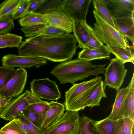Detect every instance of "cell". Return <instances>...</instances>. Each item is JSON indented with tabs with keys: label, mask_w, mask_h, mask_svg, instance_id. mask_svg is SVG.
I'll return each mask as SVG.
<instances>
[{
	"label": "cell",
	"mask_w": 134,
	"mask_h": 134,
	"mask_svg": "<svg viewBox=\"0 0 134 134\" xmlns=\"http://www.w3.org/2000/svg\"><path fill=\"white\" fill-rule=\"evenodd\" d=\"M0 130L6 134H27L14 120L5 124Z\"/></svg>",
	"instance_id": "obj_33"
},
{
	"label": "cell",
	"mask_w": 134,
	"mask_h": 134,
	"mask_svg": "<svg viewBox=\"0 0 134 134\" xmlns=\"http://www.w3.org/2000/svg\"><path fill=\"white\" fill-rule=\"evenodd\" d=\"M15 117L19 118L25 123L32 134H42L41 130L30 121L23 114Z\"/></svg>",
	"instance_id": "obj_38"
},
{
	"label": "cell",
	"mask_w": 134,
	"mask_h": 134,
	"mask_svg": "<svg viewBox=\"0 0 134 134\" xmlns=\"http://www.w3.org/2000/svg\"><path fill=\"white\" fill-rule=\"evenodd\" d=\"M22 37L8 33L0 35V49L6 48H18L22 42Z\"/></svg>",
	"instance_id": "obj_24"
},
{
	"label": "cell",
	"mask_w": 134,
	"mask_h": 134,
	"mask_svg": "<svg viewBox=\"0 0 134 134\" xmlns=\"http://www.w3.org/2000/svg\"><path fill=\"white\" fill-rule=\"evenodd\" d=\"M128 88H122L116 90V95L111 111L108 117L110 119L119 120L124 116V105Z\"/></svg>",
	"instance_id": "obj_17"
},
{
	"label": "cell",
	"mask_w": 134,
	"mask_h": 134,
	"mask_svg": "<svg viewBox=\"0 0 134 134\" xmlns=\"http://www.w3.org/2000/svg\"><path fill=\"white\" fill-rule=\"evenodd\" d=\"M105 90L104 81L102 80L92 93L89 99L87 107L93 108L96 106H99L102 99L107 97Z\"/></svg>",
	"instance_id": "obj_25"
},
{
	"label": "cell",
	"mask_w": 134,
	"mask_h": 134,
	"mask_svg": "<svg viewBox=\"0 0 134 134\" xmlns=\"http://www.w3.org/2000/svg\"><path fill=\"white\" fill-rule=\"evenodd\" d=\"M0 134H6L4 133L0 129Z\"/></svg>",
	"instance_id": "obj_46"
},
{
	"label": "cell",
	"mask_w": 134,
	"mask_h": 134,
	"mask_svg": "<svg viewBox=\"0 0 134 134\" xmlns=\"http://www.w3.org/2000/svg\"><path fill=\"white\" fill-rule=\"evenodd\" d=\"M42 15L46 24L62 30L66 33L72 32L73 20L60 8Z\"/></svg>",
	"instance_id": "obj_11"
},
{
	"label": "cell",
	"mask_w": 134,
	"mask_h": 134,
	"mask_svg": "<svg viewBox=\"0 0 134 134\" xmlns=\"http://www.w3.org/2000/svg\"><path fill=\"white\" fill-rule=\"evenodd\" d=\"M102 80L101 76H97L89 81L73 85L65 92L66 110L78 111L84 110L87 106L92 93Z\"/></svg>",
	"instance_id": "obj_3"
},
{
	"label": "cell",
	"mask_w": 134,
	"mask_h": 134,
	"mask_svg": "<svg viewBox=\"0 0 134 134\" xmlns=\"http://www.w3.org/2000/svg\"><path fill=\"white\" fill-rule=\"evenodd\" d=\"M27 134H32L27 124L19 118L15 117L13 119Z\"/></svg>",
	"instance_id": "obj_42"
},
{
	"label": "cell",
	"mask_w": 134,
	"mask_h": 134,
	"mask_svg": "<svg viewBox=\"0 0 134 134\" xmlns=\"http://www.w3.org/2000/svg\"><path fill=\"white\" fill-rule=\"evenodd\" d=\"M16 70L14 68L0 66V91L14 76Z\"/></svg>",
	"instance_id": "obj_29"
},
{
	"label": "cell",
	"mask_w": 134,
	"mask_h": 134,
	"mask_svg": "<svg viewBox=\"0 0 134 134\" xmlns=\"http://www.w3.org/2000/svg\"><path fill=\"white\" fill-rule=\"evenodd\" d=\"M123 125L124 130L126 134H134V120L123 117Z\"/></svg>",
	"instance_id": "obj_39"
},
{
	"label": "cell",
	"mask_w": 134,
	"mask_h": 134,
	"mask_svg": "<svg viewBox=\"0 0 134 134\" xmlns=\"http://www.w3.org/2000/svg\"><path fill=\"white\" fill-rule=\"evenodd\" d=\"M46 0H31V4L26 14L35 13L44 2Z\"/></svg>",
	"instance_id": "obj_41"
},
{
	"label": "cell",
	"mask_w": 134,
	"mask_h": 134,
	"mask_svg": "<svg viewBox=\"0 0 134 134\" xmlns=\"http://www.w3.org/2000/svg\"><path fill=\"white\" fill-rule=\"evenodd\" d=\"M78 111H67L52 125L41 130L42 134H79Z\"/></svg>",
	"instance_id": "obj_5"
},
{
	"label": "cell",
	"mask_w": 134,
	"mask_h": 134,
	"mask_svg": "<svg viewBox=\"0 0 134 134\" xmlns=\"http://www.w3.org/2000/svg\"><path fill=\"white\" fill-rule=\"evenodd\" d=\"M106 65H95L79 58L70 59L54 67L50 74L57 79L60 84L69 83L73 85L91 76L104 74Z\"/></svg>",
	"instance_id": "obj_2"
},
{
	"label": "cell",
	"mask_w": 134,
	"mask_h": 134,
	"mask_svg": "<svg viewBox=\"0 0 134 134\" xmlns=\"http://www.w3.org/2000/svg\"><path fill=\"white\" fill-rule=\"evenodd\" d=\"M16 70L14 76L0 91L1 97H16L19 96L23 91L26 82L27 72L24 68Z\"/></svg>",
	"instance_id": "obj_10"
},
{
	"label": "cell",
	"mask_w": 134,
	"mask_h": 134,
	"mask_svg": "<svg viewBox=\"0 0 134 134\" xmlns=\"http://www.w3.org/2000/svg\"><path fill=\"white\" fill-rule=\"evenodd\" d=\"M76 42L73 35L70 33L51 37L38 35L28 37L17 48L20 55L62 62L71 59L75 54Z\"/></svg>",
	"instance_id": "obj_1"
},
{
	"label": "cell",
	"mask_w": 134,
	"mask_h": 134,
	"mask_svg": "<svg viewBox=\"0 0 134 134\" xmlns=\"http://www.w3.org/2000/svg\"><path fill=\"white\" fill-rule=\"evenodd\" d=\"M31 0H20V3L15 11L12 14L14 19L22 18L27 13Z\"/></svg>",
	"instance_id": "obj_32"
},
{
	"label": "cell",
	"mask_w": 134,
	"mask_h": 134,
	"mask_svg": "<svg viewBox=\"0 0 134 134\" xmlns=\"http://www.w3.org/2000/svg\"><path fill=\"white\" fill-rule=\"evenodd\" d=\"M25 93H23L16 98L12 100L8 105L3 108L0 114V118L11 121L17 116L23 114L24 110L29 105Z\"/></svg>",
	"instance_id": "obj_13"
},
{
	"label": "cell",
	"mask_w": 134,
	"mask_h": 134,
	"mask_svg": "<svg viewBox=\"0 0 134 134\" xmlns=\"http://www.w3.org/2000/svg\"><path fill=\"white\" fill-rule=\"evenodd\" d=\"M93 121L85 115L80 117L79 134H98L93 125Z\"/></svg>",
	"instance_id": "obj_27"
},
{
	"label": "cell",
	"mask_w": 134,
	"mask_h": 134,
	"mask_svg": "<svg viewBox=\"0 0 134 134\" xmlns=\"http://www.w3.org/2000/svg\"><path fill=\"white\" fill-rule=\"evenodd\" d=\"M20 0H6L0 4V19L11 15L18 7Z\"/></svg>",
	"instance_id": "obj_26"
},
{
	"label": "cell",
	"mask_w": 134,
	"mask_h": 134,
	"mask_svg": "<svg viewBox=\"0 0 134 134\" xmlns=\"http://www.w3.org/2000/svg\"><path fill=\"white\" fill-rule=\"evenodd\" d=\"M2 65L5 67L14 68H29L35 67L39 68L47 63V60L43 58L9 54L3 56Z\"/></svg>",
	"instance_id": "obj_8"
},
{
	"label": "cell",
	"mask_w": 134,
	"mask_h": 134,
	"mask_svg": "<svg viewBox=\"0 0 134 134\" xmlns=\"http://www.w3.org/2000/svg\"><path fill=\"white\" fill-rule=\"evenodd\" d=\"M64 0H46L35 13L43 15L59 8Z\"/></svg>",
	"instance_id": "obj_28"
},
{
	"label": "cell",
	"mask_w": 134,
	"mask_h": 134,
	"mask_svg": "<svg viewBox=\"0 0 134 134\" xmlns=\"http://www.w3.org/2000/svg\"><path fill=\"white\" fill-rule=\"evenodd\" d=\"M31 91L40 99H58L61 94L55 82L48 78L33 80L30 83Z\"/></svg>",
	"instance_id": "obj_7"
},
{
	"label": "cell",
	"mask_w": 134,
	"mask_h": 134,
	"mask_svg": "<svg viewBox=\"0 0 134 134\" xmlns=\"http://www.w3.org/2000/svg\"><path fill=\"white\" fill-rule=\"evenodd\" d=\"M119 120L110 119L107 117L100 120H93V122L98 134H115Z\"/></svg>",
	"instance_id": "obj_20"
},
{
	"label": "cell",
	"mask_w": 134,
	"mask_h": 134,
	"mask_svg": "<svg viewBox=\"0 0 134 134\" xmlns=\"http://www.w3.org/2000/svg\"><path fill=\"white\" fill-rule=\"evenodd\" d=\"M14 20L12 15L0 19V35L9 33L14 29Z\"/></svg>",
	"instance_id": "obj_31"
},
{
	"label": "cell",
	"mask_w": 134,
	"mask_h": 134,
	"mask_svg": "<svg viewBox=\"0 0 134 134\" xmlns=\"http://www.w3.org/2000/svg\"><path fill=\"white\" fill-rule=\"evenodd\" d=\"M127 72V69L125 68L124 64L120 60L116 57L111 59L104 73V89L108 86L116 90L120 89Z\"/></svg>",
	"instance_id": "obj_6"
},
{
	"label": "cell",
	"mask_w": 134,
	"mask_h": 134,
	"mask_svg": "<svg viewBox=\"0 0 134 134\" xmlns=\"http://www.w3.org/2000/svg\"><path fill=\"white\" fill-rule=\"evenodd\" d=\"M41 126V130L52 125L59 120L64 113L65 107L63 104L52 101Z\"/></svg>",
	"instance_id": "obj_16"
},
{
	"label": "cell",
	"mask_w": 134,
	"mask_h": 134,
	"mask_svg": "<svg viewBox=\"0 0 134 134\" xmlns=\"http://www.w3.org/2000/svg\"><path fill=\"white\" fill-rule=\"evenodd\" d=\"M23 114L30 121L41 130V126L43 121L40 116L31 110L29 105L25 109Z\"/></svg>",
	"instance_id": "obj_34"
},
{
	"label": "cell",
	"mask_w": 134,
	"mask_h": 134,
	"mask_svg": "<svg viewBox=\"0 0 134 134\" xmlns=\"http://www.w3.org/2000/svg\"><path fill=\"white\" fill-rule=\"evenodd\" d=\"M113 19L115 29L129 39L132 45H134V14L127 16Z\"/></svg>",
	"instance_id": "obj_14"
},
{
	"label": "cell",
	"mask_w": 134,
	"mask_h": 134,
	"mask_svg": "<svg viewBox=\"0 0 134 134\" xmlns=\"http://www.w3.org/2000/svg\"><path fill=\"white\" fill-rule=\"evenodd\" d=\"M19 22L22 27L46 24L42 15L35 12L27 14L20 19Z\"/></svg>",
	"instance_id": "obj_23"
},
{
	"label": "cell",
	"mask_w": 134,
	"mask_h": 134,
	"mask_svg": "<svg viewBox=\"0 0 134 134\" xmlns=\"http://www.w3.org/2000/svg\"><path fill=\"white\" fill-rule=\"evenodd\" d=\"M128 92L125 98L124 117L134 120V72L131 81L127 87Z\"/></svg>",
	"instance_id": "obj_21"
},
{
	"label": "cell",
	"mask_w": 134,
	"mask_h": 134,
	"mask_svg": "<svg viewBox=\"0 0 134 134\" xmlns=\"http://www.w3.org/2000/svg\"><path fill=\"white\" fill-rule=\"evenodd\" d=\"M66 33L64 31L46 24L41 30L39 35L44 37L61 35Z\"/></svg>",
	"instance_id": "obj_35"
},
{
	"label": "cell",
	"mask_w": 134,
	"mask_h": 134,
	"mask_svg": "<svg viewBox=\"0 0 134 134\" xmlns=\"http://www.w3.org/2000/svg\"><path fill=\"white\" fill-rule=\"evenodd\" d=\"M46 25L40 24L27 27H22L20 29L24 33L25 37H31L39 35L41 30Z\"/></svg>",
	"instance_id": "obj_37"
},
{
	"label": "cell",
	"mask_w": 134,
	"mask_h": 134,
	"mask_svg": "<svg viewBox=\"0 0 134 134\" xmlns=\"http://www.w3.org/2000/svg\"><path fill=\"white\" fill-rule=\"evenodd\" d=\"M92 0H64L59 8L72 20H86Z\"/></svg>",
	"instance_id": "obj_9"
},
{
	"label": "cell",
	"mask_w": 134,
	"mask_h": 134,
	"mask_svg": "<svg viewBox=\"0 0 134 134\" xmlns=\"http://www.w3.org/2000/svg\"><path fill=\"white\" fill-rule=\"evenodd\" d=\"M73 35L78 43L77 48L83 49L89 39L92 28L87 24L86 20L78 21L73 20Z\"/></svg>",
	"instance_id": "obj_15"
},
{
	"label": "cell",
	"mask_w": 134,
	"mask_h": 134,
	"mask_svg": "<svg viewBox=\"0 0 134 134\" xmlns=\"http://www.w3.org/2000/svg\"><path fill=\"white\" fill-rule=\"evenodd\" d=\"M96 22L92 28L94 34L103 44L123 48L130 46L127 38L114 29L93 10Z\"/></svg>",
	"instance_id": "obj_4"
},
{
	"label": "cell",
	"mask_w": 134,
	"mask_h": 134,
	"mask_svg": "<svg viewBox=\"0 0 134 134\" xmlns=\"http://www.w3.org/2000/svg\"><path fill=\"white\" fill-rule=\"evenodd\" d=\"M92 1L94 10L105 21L115 29L113 18L106 5L104 0H93Z\"/></svg>",
	"instance_id": "obj_22"
},
{
	"label": "cell",
	"mask_w": 134,
	"mask_h": 134,
	"mask_svg": "<svg viewBox=\"0 0 134 134\" xmlns=\"http://www.w3.org/2000/svg\"><path fill=\"white\" fill-rule=\"evenodd\" d=\"M113 19L127 16L134 14L133 0H104Z\"/></svg>",
	"instance_id": "obj_12"
},
{
	"label": "cell",
	"mask_w": 134,
	"mask_h": 134,
	"mask_svg": "<svg viewBox=\"0 0 134 134\" xmlns=\"http://www.w3.org/2000/svg\"><path fill=\"white\" fill-rule=\"evenodd\" d=\"M111 53L107 46L104 44L96 49H82L79 53L78 58L90 62L95 60L108 59L110 58Z\"/></svg>",
	"instance_id": "obj_18"
},
{
	"label": "cell",
	"mask_w": 134,
	"mask_h": 134,
	"mask_svg": "<svg viewBox=\"0 0 134 134\" xmlns=\"http://www.w3.org/2000/svg\"><path fill=\"white\" fill-rule=\"evenodd\" d=\"M123 122V118L119 120L115 134H126L124 130Z\"/></svg>",
	"instance_id": "obj_44"
},
{
	"label": "cell",
	"mask_w": 134,
	"mask_h": 134,
	"mask_svg": "<svg viewBox=\"0 0 134 134\" xmlns=\"http://www.w3.org/2000/svg\"><path fill=\"white\" fill-rule=\"evenodd\" d=\"M3 108H1L0 107V114H1V112L3 109Z\"/></svg>",
	"instance_id": "obj_45"
},
{
	"label": "cell",
	"mask_w": 134,
	"mask_h": 134,
	"mask_svg": "<svg viewBox=\"0 0 134 134\" xmlns=\"http://www.w3.org/2000/svg\"><path fill=\"white\" fill-rule=\"evenodd\" d=\"M104 44L96 36L93 32L92 28V27L90 34L89 41L83 49H96L100 48Z\"/></svg>",
	"instance_id": "obj_36"
},
{
	"label": "cell",
	"mask_w": 134,
	"mask_h": 134,
	"mask_svg": "<svg viewBox=\"0 0 134 134\" xmlns=\"http://www.w3.org/2000/svg\"><path fill=\"white\" fill-rule=\"evenodd\" d=\"M106 46L111 53L124 64L130 62L134 64V45L127 48L111 45Z\"/></svg>",
	"instance_id": "obj_19"
},
{
	"label": "cell",
	"mask_w": 134,
	"mask_h": 134,
	"mask_svg": "<svg viewBox=\"0 0 134 134\" xmlns=\"http://www.w3.org/2000/svg\"><path fill=\"white\" fill-rule=\"evenodd\" d=\"M24 93L26 100L29 105L42 102L43 101L33 94L29 90H26Z\"/></svg>",
	"instance_id": "obj_40"
},
{
	"label": "cell",
	"mask_w": 134,
	"mask_h": 134,
	"mask_svg": "<svg viewBox=\"0 0 134 134\" xmlns=\"http://www.w3.org/2000/svg\"><path fill=\"white\" fill-rule=\"evenodd\" d=\"M13 98L9 97H2L0 98V107L4 108L9 103Z\"/></svg>",
	"instance_id": "obj_43"
},
{
	"label": "cell",
	"mask_w": 134,
	"mask_h": 134,
	"mask_svg": "<svg viewBox=\"0 0 134 134\" xmlns=\"http://www.w3.org/2000/svg\"><path fill=\"white\" fill-rule=\"evenodd\" d=\"M29 107L32 111L40 116L43 122L49 107V103L43 101L42 102L29 105Z\"/></svg>",
	"instance_id": "obj_30"
}]
</instances>
